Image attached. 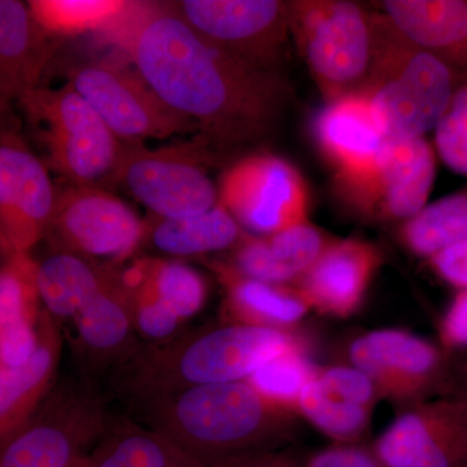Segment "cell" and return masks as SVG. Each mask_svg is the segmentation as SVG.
<instances>
[{"instance_id":"1","label":"cell","mask_w":467,"mask_h":467,"mask_svg":"<svg viewBox=\"0 0 467 467\" xmlns=\"http://www.w3.org/2000/svg\"><path fill=\"white\" fill-rule=\"evenodd\" d=\"M101 34L223 160L265 143L284 119L291 88L282 72L208 42L171 2H130Z\"/></svg>"},{"instance_id":"2","label":"cell","mask_w":467,"mask_h":467,"mask_svg":"<svg viewBox=\"0 0 467 467\" xmlns=\"http://www.w3.org/2000/svg\"><path fill=\"white\" fill-rule=\"evenodd\" d=\"M140 422L207 463L245 451H270L294 432L295 411L248 380L192 387L134 401Z\"/></svg>"},{"instance_id":"3","label":"cell","mask_w":467,"mask_h":467,"mask_svg":"<svg viewBox=\"0 0 467 467\" xmlns=\"http://www.w3.org/2000/svg\"><path fill=\"white\" fill-rule=\"evenodd\" d=\"M300 344L284 328L235 322L202 327L169 342L140 346L115 368L113 387L134 402L192 387L247 380Z\"/></svg>"},{"instance_id":"4","label":"cell","mask_w":467,"mask_h":467,"mask_svg":"<svg viewBox=\"0 0 467 467\" xmlns=\"http://www.w3.org/2000/svg\"><path fill=\"white\" fill-rule=\"evenodd\" d=\"M373 32L370 70L358 94L387 140L423 138L435 130L467 75L411 42L384 14H373Z\"/></svg>"},{"instance_id":"5","label":"cell","mask_w":467,"mask_h":467,"mask_svg":"<svg viewBox=\"0 0 467 467\" xmlns=\"http://www.w3.org/2000/svg\"><path fill=\"white\" fill-rule=\"evenodd\" d=\"M16 101L50 171L67 184L109 186L125 144L70 82L39 86Z\"/></svg>"},{"instance_id":"6","label":"cell","mask_w":467,"mask_h":467,"mask_svg":"<svg viewBox=\"0 0 467 467\" xmlns=\"http://www.w3.org/2000/svg\"><path fill=\"white\" fill-rule=\"evenodd\" d=\"M287 9L291 36L326 103L358 94L373 58V14L343 0H291Z\"/></svg>"},{"instance_id":"7","label":"cell","mask_w":467,"mask_h":467,"mask_svg":"<svg viewBox=\"0 0 467 467\" xmlns=\"http://www.w3.org/2000/svg\"><path fill=\"white\" fill-rule=\"evenodd\" d=\"M124 144L109 184L124 187L153 216L190 217L217 207L220 192L208 167L223 160L202 138L159 150L146 149L143 143Z\"/></svg>"},{"instance_id":"8","label":"cell","mask_w":467,"mask_h":467,"mask_svg":"<svg viewBox=\"0 0 467 467\" xmlns=\"http://www.w3.org/2000/svg\"><path fill=\"white\" fill-rule=\"evenodd\" d=\"M109 420L88 379L55 384L26 425L2 445L0 467H73L88 456Z\"/></svg>"},{"instance_id":"9","label":"cell","mask_w":467,"mask_h":467,"mask_svg":"<svg viewBox=\"0 0 467 467\" xmlns=\"http://www.w3.org/2000/svg\"><path fill=\"white\" fill-rule=\"evenodd\" d=\"M436 173L435 150L425 138L389 140L374 164L334 175L340 207L365 223H404L427 205Z\"/></svg>"},{"instance_id":"10","label":"cell","mask_w":467,"mask_h":467,"mask_svg":"<svg viewBox=\"0 0 467 467\" xmlns=\"http://www.w3.org/2000/svg\"><path fill=\"white\" fill-rule=\"evenodd\" d=\"M67 77V82L124 143L199 134L196 122L171 109L131 63L101 58L79 64Z\"/></svg>"},{"instance_id":"11","label":"cell","mask_w":467,"mask_h":467,"mask_svg":"<svg viewBox=\"0 0 467 467\" xmlns=\"http://www.w3.org/2000/svg\"><path fill=\"white\" fill-rule=\"evenodd\" d=\"M218 192V204L254 235H272L308 221L309 192L303 175L273 153L235 160L223 174Z\"/></svg>"},{"instance_id":"12","label":"cell","mask_w":467,"mask_h":467,"mask_svg":"<svg viewBox=\"0 0 467 467\" xmlns=\"http://www.w3.org/2000/svg\"><path fill=\"white\" fill-rule=\"evenodd\" d=\"M144 221L99 186L67 184L57 192V208L46 241L54 254L119 263L143 241Z\"/></svg>"},{"instance_id":"13","label":"cell","mask_w":467,"mask_h":467,"mask_svg":"<svg viewBox=\"0 0 467 467\" xmlns=\"http://www.w3.org/2000/svg\"><path fill=\"white\" fill-rule=\"evenodd\" d=\"M171 5L208 42L254 66L281 72L291 36L287 2L180 0Z\"/></svg>"},{"instance_id":"14","label":"cell","mask_w":467,"mask_h":467,"mask_svg":"<svg viewBox=\"0 0 467 467\" xmlns=\"http://www.w3.org/2000/svg\"><path fill=\"white\" fill-rule=\"evenodd\" d=\"M57 192L47 165L23 137L5 129L0 137V245L3 257L27 254L47 235Z\"/></svg>"},{"instance_id":"15","label":"cell","mask_w":467,"mask_h":467,"mask_svg":"<svg viewBox=\"0 0 467 467\" xmlns=\"http://www.w3.org/2000/svg\"><path fill=\"white\" fill-rule=\"evenodd\" d=\"M373 453L382 467H467V398L409 405Z\"/></svg>"},{"instance_id":"16","label":"cell","mask_w":467,"mask_h":467,"mask_svg":"<svg viewBox=\"0 0 467 467\" xmlns=\"http://www.w3.org/2000/svg\"><path fill=\"white\" fill-rule=\"evenodd\" d=\"M352 367L364 371L382 398L413 405L422 401L441 370V355L431 343L395 328L358 337L349 347Z\"/></svg>"},{"instance_id":"17","label":"cell","mask_w":467,"mask_h":467,"mask_svg":"<svg viewBox=\"0 0 467 467\" xmlns=\"http://www.w3.org/2000/svg\"><path fill=\"white\" fill-rule=\"evenodd\" d=\"M382 261L373 243L334 239L295 285L310 309L347 318L361 306Z\"/></svg>"},{"instance_id":"18","label":"cell","mask_w":467,"mask_h":467,"mask_svg":"<svg viewBox=\"0 0 467 467\" xmlns=\"http://www.w3.org/2000/svg\"><path fill=\"white\" fill-rule=\"evenodd\" d=\"M378 398L376 386L358 368H319L301 392L297 413L339 444L355 445L367 432Z\"/></svg>"},{"instance_id":"19","label":"cell","mask_w":467,"mask_h":467,"mask_svg":"<svg viewBox=\"0 0 467 467\" xmlns=\"http://www.w3.org/2000/svg\"><path fill=\"white\" fill-rule=\"evenodd\" d=\"M63 337L57 319L43 310L36 348L15 368H0V441L26 425L55 387Z\"/></svg>"},{"instance_id":"20","label":"cell","mask_w":467,"mask_h":467,"mask_svg":"<svg viewBox=\"0 0 467 467\" xmlns=\"http://www.w3.org/2000/svg\"><path fill=\"white\" fill-rule=\"evenodd\" d=\"M313 133L334 175L371 167L389 142L367 98L359 94L326 103L313 122Z\"/></svg>"},{"instance_id":"21","label":"cell","mask_w":467,"mask_h":467,"mask_svg":"<svg viewBox=\"0 0 467 467\" xmlns=\"http://www.w3.org/2000/svg\"><path fill=\"white\" fill-rule=\"evenodd\" d=\"M333 241L309 221L272 235L243 234L230 265L266 284H296Z\"/></svg>"},{"instance_id":"22","label":"cell","mask_w":467,"mask_h":467,"mask_svg":"<svg viewBox=\"0 0 467 467\" xmlns=\"http://www.w3.org/2000/svg\"><path fill=\"white\" fill-rule=\"evenodd\" d=\"M18 0L0 2V101L8 109L24 92L39 88L57 43Z\"/></svg>"},{"instance_id":"23","label":"cell","mask_w":467,"mask_h":467,"mask_svg":"<svg viewBox=\"0 0 467 467\" xmlns=\"http://www.w3.org/2000/svg\"><path fill=\"white\" fill-rule=\"evenodd\" d=\"M38 263L27 254L3 257L0 272V368L23 364L36 348L45 306L38 290Z\"/></svg>"},{"instance_id":"24","label":"cell","mask_w":467,"mask_h":467,"mask_svg":"<svg viewBox=\"0 0 467 467\" xmlns=\"http://www.w3.org/2000/svg\"><path fill=\"white\" fill-rule=\"evenodd\" d=\"M72 324L82 355L97 367L107 364L119 367L140 349L125 270L119 269Z\"/></svg>"},{"instance_id":"25","label":"cell","mask_w":467,"mask_h":467,"mask_svg":"<svg viewBox=\"0 0 467 467\" xmlns=\"http://www.w3.org/2000/svg\"><path fill=\"white\" fill-rule=\"evenodd\" d=\"M382 8L411 42L467 75V0H387Z\"/></svg>"},{"instance_id":"26","label":"cell","mask_w":467,"mask_h":467,"mask_svg":"<svg viewBox=\"0 0 467 467\" xmlns=\"http://www.w3.org/2000/svg\"><path fill=\"white\" fill-rule=\"evenodd\" d=\"M115 264L72 254H52L38 264L39 295L43 306L60 322H72L119 272Z\"/></svg>"},{"instance_id":"27","label":"cell","mask_w":467,"mask_h":467,"mask_svg":"<svg viewBox=\"0 0 467 467\" xmlns=\"http://www.w3.org/2000/svg\"><path fill=\"white\" fill-rule=\"evenodd\" d=\"M88 467H208L165 436L130 418H110L88 453Z\"/></svg>"},{"instance_id":"28","label":"cell","mask_w":467,"mask_h":467,"mask_svg":"<svg viewBox=\"0 0 467 467\" xmlns=\"http://www.w3.org/2000/svg\"><path fill=\"white\" fill-rule=\"evenodd\" d=\"M216 270L225 288L226 313L235 324L288 330L310 309L296 287L257 281L230 264H220Z\"/></svg>"},{"instance_id":"29","label":"cell","mask_w":467,"mask_h":467,"mask_svg":"<svg viewBox=\"0 0 467 467\" xmlns=\"http://www.w3.org/2000/svg\"><path fill=\"white\" fill-rule=\"evenodd\" d=\"M243 234L235 218L218 204L196 216L165 218L152 214L144 223L143 241L171 256H196L234 248Z\"/></svg>"},{"instance_id":"30","label":"cell","mask_w":467,"mask_h":467,"mask_svg":"<svg viewBox=\"0 0 467 467\" xmlns=\"http://www.w3.org/2000/svg\"><path fill=\"white\" fill-rule=\"evenodd\" d=\"M399 236L404 247L429 260L442 248L467 239V189L427 204L401 223Z\"/></svg>"},{"instance_id":"31","label":"cell","mask_w":467,"mask_h":467,"mask_svg":"<svg viewBox=\"0 0 467 467\" xmlns=\"http://www.w3.org/2000/svg\"><path fill=\"white\" fill-rule=\"evenodd\" d=\"M124 0H32L33 17L51 36H75L104 32L124 14Z\"/></svg>"},{"instance_id":"32","label":"cell","mask_w":467,"mask_h":467,"mask_svg":"<svg viewBox=\"0 0 467 467\" xmlns=\"http://www.w3.org/2000/svg\"><path fill=\"white\" fill-rule=\"evenodd\" d=\"M137 265L152 284L160 299L183 322L202 308L207 287L192 267L158 259L138 261Z\"/></svg>"},{"instance_id":"33","label":"cell","mask_w":467,"mask_h":467,"mask_svg":"<svg viewBox=\"0 0 467 467\" xmlns=\"http://www.w3.org/2000/svg\"><path fill=\"white\" fill-rule=\"evenodd\" d=\"M318 370L300 344L267 362L247 380L265 398L297 413L301 392Z\"/></svg>"},{"instance_id":"34","label":"cell","mask_w":467,"mask_h":467,"mask_svg":"<svg viewBox=\"0 0 467 467\" xmlns=\"http://www.w3.org/2000/svg\"><path fill=\"white\" fill-rule=\"evenodd\" d=\"M125 276L130 288L131 317L138 337L149 344L165 343L178 337L182 319L160 299L137 264L125 270Z\"/></svg>"},{"instance_id":"35","label":"cell","mask_w":467,"mask_h":467,"mask_svg":"<svg viewBox=\"0 0 467 467\" xmlns=\"http://www.w3.org/2000/svg\"><path fill=\"white\" fill-rule=\"evenodd\" d=\"M435 149L451 171L467 177V78L457 88L436 126Z\"/></svg>"},{"instance_id":"36","label":"cell","mask_w":467,"mask_h":467,"mask_svg":"<svg viewBox=\"0 0 467 467\" xmlns=\"http://www.w3.org/2000/svg\"><path fill=\"white\" fill-rule=\"evenodd\" d=\"M431 269L461 291L467 290V239L442 248L429 259Z\"/></svg>"},{"instance_id":"37","label":"cell","mask_w":467,"mask_h":467,"mask_svg":"<svg viewBox=\"0 0 467 467\" xmlns=\"http://www.w3.org/2000/svg\"><path fill=\"white\" fill-rule=\"evenodd\" d=\"M304 467H382L373 451L358 445L337 444L313 454Z\"/></svg>"},{"instance_id":"38","label":"cell","mask_w":467,"mask_h":467,"mask_svg":"<svg viewBox=\"0 0 467 467\" xmlns=\"http://www.w3.org/2000/svg\"><path fill=\"white\" fill-rule=\"evenodd\" d=\"M208 467H304V462L290 454L270 450L245 451L223 457L208 463Z\"/></svg>"},{"instance_id":"39","label":"cell","mask_w":467,"mask_h":467,"mask_svg":"<svg viewBox=\"0 0 467 467\" xmlns=\"http://www.w3.org/2000/svg\"><path fill=\"white\" fill-rule=\"evenodd\" d=\"M442 343L451 348L467 347V290H462L453 300L442 318L441 327Z\"/></svg>"},{"instance_id":"40","label":"cell","mask_w":467,"mask_h":467,"mask_svg":"<svg viewBox=\"0 0 467 467\" xmlns=\"http://www.w3.org/2000/svg\"><path fill=\"white\" fill-rule=\"evenodd\" d=\"M73 467H88V456H85L84 459L79 460Z\"/></svg>"}]
</instances>
